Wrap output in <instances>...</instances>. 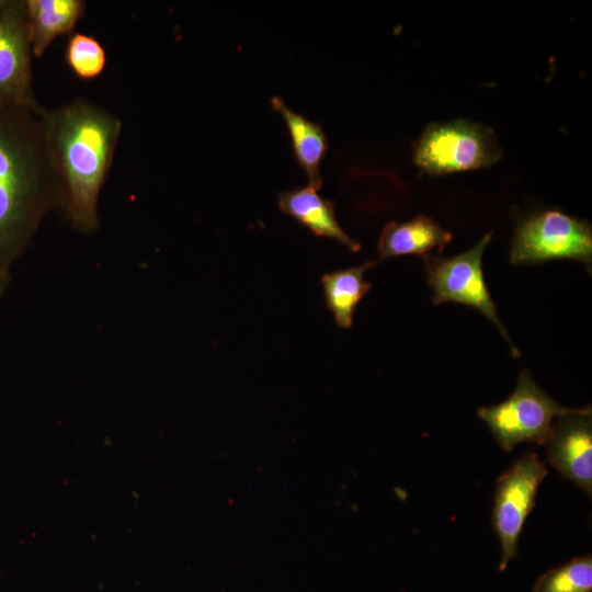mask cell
I'll return each mask as SVG.
<instances>
[{
    "mask_svg": "<svg viewBox=\"0 0 592 592\" xmlns=\"http://www.w3.org/2000/svg\"><path fill=\"white\" fill-rule=\"evenodd\" d=\"M45 121L60 207L75 229L91 234L99 225V195L112 167L122 122L80 96L46 110Z\"/></svg>",
    "mask_w": 592,
    "mask_h": 592,
    "instance_id": "2",
    "label": "cell"
},
{
    "mask_svg": "<svg viewBox=\"0 0 592 592\" xmlns=\"http://www.w3.org/2000/svg\"><path fill=\"white\" fill-rule=\"evenodd\" d=\"M576 260L591 269V225L557 209L536 212L521 219L511 242L512 264Z\"/></svg>",
    "mask_w": 592,
    "mask_h": 592,
    "instance_id": "4",
    "label": "cell"
},
{
    "mask_svg": "<svg viewBox=\"0 0 592 592\" xmlns=\"http://www.w3.org/2000/svg\"><path fill=\"white\" fill-rule=\"evenodd\" d=\"M374 264L365 262L358 266L326 273L321 277L326 306L339 327H352L357 304L372 289V284L364 280V273Z\"/></svg>",
    "mask_w": 592,
    "mask_h": 592,
    "instance_id": "14",
    "label": "cell"
},
{
    "mask_svg": "<svg viewBox=\"0 0 592 592\" xmlns=\"http://www.w3.org/2000/svg\"><path fill=\"white\" fill-rule=\"evenodd\" d=\"M547 445L548 463L563 477L592 493L591 406L569 409L554 420Z\"/></svg>",
    "mask_w": 592,
    "mask_h": 592,
    "instance_id": "9",
    "label": "cell"
},
{
    "mask_svg": "<svg viewBox=\"0 0 592 592\" xmlns=\"http://www.w3.org/2000/svg\"><path fill=\"white\" fill-rule=\"evenodd\" d=\"M533 592H592L591 554L549 569L537 579Z\"/></svg>",
    "mask_w": 592,
    "mask_h": 592,
    "instance_id": "15",
    "label": "cell"
},
{
    "mask_svg": "<svg viewBox=\"0 0 592 592\" xmlns=\"http://www.w3.org/2000/svg\"><path fill=\"white\" fill-rule=\"evenodd\" d=\"M45 107L0 106V267L29 247L46 214L60 207V187Z\"/></svg>",
    "mask_w": 592,
    "mask_h": 592,
    "instance_id": "1",
    "label": "cell"
},
{
    "mask_svg": "<svg viewBox=\"0 0 592 592\" xmlns=\"http://www.w3.org/2000/svg\"><path fill=\"white\" fill-rule=\"evenodd\" d=\"M65 61L78 78L92 80L104 71L106 53L94 36L75 32L66 45Z\"/></svg>",
    "mask_w": 592,
    "mask_h": 592,
    "instance_id": "16",
    "label": "cell"
},
{
    "mask_svg": "<svg viewBox=\"0 0 592 592\" xmlns=\"http://www.w3.org/2000/svg\"><path fill=\"white\" fill-rule=\"evenodd\" d=\"M9 280L10 277H9L8 270L0 267V298L8 286Z\"/></svg>",
    "mask_w": 592,
    "mask_h": 592,
    "instance_id": "17",
    "label": "cell"
},
{
    "mask_svg": "<svg viewBox=\"0 0 592 592\" xmlns=\"http://www.w3.org/2000/svg\"><path fill=\"white\" fill-rule=\"evenodd\" d=\"M277 203L282 212L314 235L334 239L353 252L361 249L360 243L350 238L338 223L333 202L319 195L316 187L308 185L283 191Z\"/></svg>",
    "mask_w": 592,
    "mask_h": 592,
    "instance_id": "10",
    "label": "cell"
},
{
    "mask_svg": "<svg viewBox=\"0 0 592 592\" xmlns=\"http://www.w3.org/2000/svg\"><path fill=\"white\" fill-rule=\"evenodd\" d=\"M24 0H0V106L39 109Z\"/></svg>",
    "mask_w": 592,
    "mask_h": 592,
    "instance_id": "8",
    "label": "cell"
},
{
    "mask_svg": "<svg viewBox=\"0 0 592 592\" xmlns=\"http://www.w3.org/2000/svg\"><path fill=\"white\" fill-rule=\"evenodd\" d=\"M502 157L492 128L466 118L431 123L413 145V161L431 175L491 167Z\"/></svg>",
    "mask_w": 592,
    "mask_h": 592,
    "instance_id": "3",
    "label": "cell"
},
{
    "mask_svg": "<svg viewBox=\"0 0 592 592\" xmlns=\"http://www.w3.org/2000/svg\"><path fill=\"white\" fill-rule=\"evenodd\" d=\"M546 475L544 462L530 451L497 479L491 519L502 550L500 572L517 557L520 535Z\"/></svg>",
    "mask_w": 592,
    "mask_h": 592,
    "instance_id": "7",
    "label": "cell"
},
{
    "mask_svg": "<svg viewBox=\"0 0 592 592\" xmlns=\"http://www.w3.org/2000/svg\"><path fill=\"white\" fill-rule=\"evenodd\" d=\"M452 238L451 231L422 214L403 223L390 221L379 236L378 260L407 254L426 258L433 250L440 253Z\"/></svg>",
    "mask_w": 592,
    "mask_h": 592,
    "instance_id": "11",
    "label": "cell"
},
{
    "mask_svg": "<svg viewBox=\"0 0 592 592\" xmlns=\"http://www.w3.org/2000/svg\"><path fill=\"white\" fill-rule=\"evenodd\" d=\"M34 57H42L53 41L72 33L83 16L82 0H24Z\"/></svg>",
    "mask_w": 592,
    "mask_h": 592,
    "instance_id": "12",
    "label": "cell"
},
{
    "mask_svg": "<svg viewBox=\"0 0 592 592\" xmlns=\"http://www.w3.org/2000/svg\"><path fill=\"white\" fill-rule=\"evenodd\" d=\"M568 410L550 398L525 369L520 373L516 387L506 400L481 407L477 414L486 422L500 447L511 452L523 442L545 444L555 418Z\"/></svg>",
    "mask_w": 592,
    "mask_h": 592,
    "instance_id": "5",
    "label": "cell"
},
{
    "mask_svg": "<svg viewBox=\"0 0 592 592\" xmlns=\"http://www.w3.org/2000/svg\"><path fill=\"white\" fill-rule=\"evenodd\" d=\"M271 105L286 124L295 159L305 171L308 185L319 190L323 184L321 163L328 149L327 135L322 126L294 112L280 96H273Z\"/></svg>",
    "mask_w": 592,
    "mask_h": 592,
    "instance_id": "13",
    "label": "cell"
},
{
    "mask_svg": "<svg viewBox=\"0 0 592 592\" xmlns=\"http://www.w3.org/2000/svg\"><path fill=\"white\" fill-rule=\"evenodd\" d=\"M491 238L492 232H488L468 251L453 257L431 254L423 258L426 278L435 305L456 301L479 310L508 341L512 355L519 357L520 352L498 317L483 277L482 254Z\"/></svg>",
    "mask_w": 592,
    "mask_h": 592,
    "instance_id": "6",
    "label": "cell"
}]
</instances>
